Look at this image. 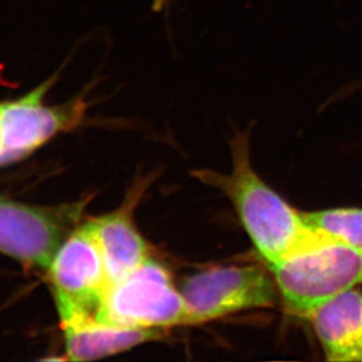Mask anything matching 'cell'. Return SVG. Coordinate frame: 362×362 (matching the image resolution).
<instances>
[{"instance_id":"1","label":"cell","mask_w":362,"mask_h":362,"mask_svg":"<svg viewBox=\"0 0 362 362\" xmlns=\"http://www.w3.org/2000/svg\"><path fill=\"white\" fill-rule=\"evenodd\" d=\"M208 176L231 199L244 229L269 267L337 240L308 223L304 212L292 208L259 177L251 164L246 134L233 140L231 173Z\"/></svg>"},{"instance_id":"4","label":"cell","mask_w":362,"mask_h":362,"mask_svg":"<svg viewBox=\"0 0 362 362\" xmlns=\"http://www.w3.org/2000/svg\"><path fill=\"white\" fill-rule=\"evenodd\" d=\"M47 272L62 327L95 322L112 281L90 222L66 237Z\"/></svg>"},{"instance_id":"12","label":"cell","mask_w":362,"mask_h":362,"mask_svg":"<svg viewBox=\"0 0 362 362\" xmlns=\"http://www.w3.org/2000/svg\"><path fill=\"white\" fill-rule=\"evenodd\" d=\"M167 0H154V8L155 10H161L162 7H163L164 4H165Z\"/></svg>"},{"instance_id":"8","label":"cell","mask_w":362,"mask_h":362,"mask_svg":"<svg viewBox=\"0 0 362 362\" xmlns=\"http://www.w3.org/2000/svg\"><path fill=\"white\" fill-rule=\"evenodd\" d=\"M329 361H362V293L346 291L308 315Z\"/></svg>"},{"instance_id":"5","label":"cell","mask_w":362,"mask_h":362,"mask_svg":"<svg viewBox=\"0 0 362 362\" xmlns=\"http://www.w3.org/2000/svg\"><path fill=\"white\" fill-rule=\"evenodd\" d=\"M189 325H201L253 308H272L277 299L274 278L258 267H221L185 278L181 287Z\"/></svg>"},{"instance_id":"13","label":"cell","mask_w":362,"mask_h":362,"mask_svg":"<svg viewBox=\"0 0 362 362\" xmlns=\"http://www.w3.org/2000/svg\"><path fill=\"white\" fill-rule=\"evenodd\" d=\"M1 149H3V148H1V142H0V155H1Z\"/></svg>"},{"instance_id":"9","label":"cell","mask_w":362,"mask_h":362,"mask_svg":"<svg viewBox=\"0 0 362 362\" xmlns=\"http://www.w3.org/2000/svg\"><path fill=\"white\" fill-rule=\"evenodd\" d=\"M112 283L135 270L149 257V246L134 224L129 210H117L89 221Z\"/></svg>"},{"instance_id":"3","label":"cell","mask_w":362,"mask_h":362,"mask_svg":"<svg viewBox=\"0 0 362 362\" xmlns=\"http://www.w3.org/2000/svg\"><path fill=\"white\" fill-rule=\"evenodd\" d=\"M96 324L164 329L189 326V311L170 272L149 258L114 281L96 313Z\"/></svg>"},{"instance_id":"10","label":"cell","mask_w":362,"mask_h":362,"mask_svg":"<svg viewBox=\"0 0 362 362\" xmlns=\"http://www.w3.org/2000/svg\"><path fill=\"white\" fill-rule=\"evenodd\" d=\"M66 360L90 361L114 356L146 342L160 340L167 331L154 328H121L106 325H85L64 328Z\"/></svg>"},{"instance_id":"2","label":"cell","mask_w":362,"mask_h":362,"mask_svg":"<svg viewBox=\"0 0 362 362\" xmlns=\"http://www.w3.org/2000/svg\"><path fill=\"white\" fill-rule=\"evenodd\" d=\"M287 313L308 318L362 284V251L334 240L270 267Z\"/></svg>"},{"instance_id":"7","label":"cell","mask_w":362,"mask_h":362,"mask_svg":"<svg viewBox=\"0 0 362 362\" xmlns=\"http://www.w3.org/2000/svg\"><path fill=\"white\" fill-rule=\"evenodd\" d=\"M64 212L0 197V252L28 267L47 271L69 236Z\"/></svg>"},{"instance_id":"11","label":"cell","mask_w":362,"mask_h":362,"mask_svg":"<svg viewBox=\"0 0 362 362\" xmlns=\"http://www.w3.org/2000/svg\"><path fill=\"white\" fill-rule=\"evenodd\" d=\"M304 217L339 242L362 251V209H328L304 212Z\"/></svg>"},{"instance_id":"6","label":"cell","mask_w":362,"mask_h":362,"mask_svg":"<svg viewBox=\"0 0 362 362\" xmlns=\"http://www.w3.org/2000/svg\"><path fill=\"white\" fill-rule=\"evenodd\" d=\"M53 83L54 78L19 99L0 103V165L21 161L81 121L86 110L81 100L62 106L45 105V95Z\"/></svg>"}]
</instances>
